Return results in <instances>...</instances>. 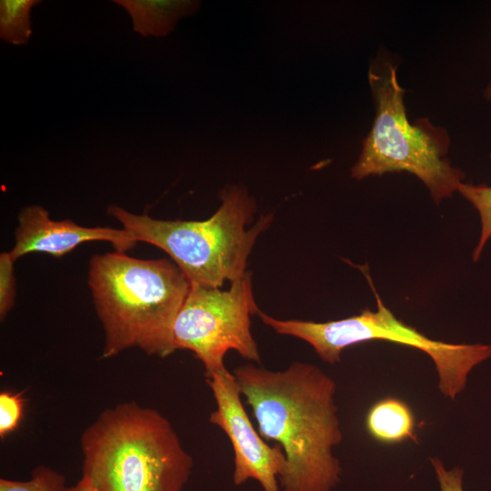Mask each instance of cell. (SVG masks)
<instances>
[{"instance_id":"4","label":"cell","mask_w":491,"mask_h":491,"mask_svg":"<svg viewBox=\"0 0 491 491\" xmlns=\"http://www.w3.org/2000/svg\"><path fill=\"white\" fill-rule=\"evenodd\" d=\"M221 205L201 221L160 220L136 215L112 205L107 214L121 223L137 242L159 247L187 277L190 284L221 288L247 271V260L273 215H263L253 225L255 198L245 187L231 185L220 194Z\"/></svg>"},{"instance_id":"2","label":"cell","mask_w":491,"mask_h":491,"mask_svg":"<svg viewBox=\"0 0 491 491\" xmlns=\"http://www.w3.org/2000/svg\"><path fill=\"white\" fill-rule=\"evenodd\" d=\"M88 286L105 333L103 357L131 347L160 357L176 350L173 327L191 284L173 261L94 255Z\"/></svg>"},{"instance_id":"15","label":"cell","mask_w":491,"mask_h":491,"mask_svg":"<svg viewBox=\"0 0 491 491\" xmlns=\"http://www.w3.org/2000/svg\"><path fill=\"white\" fill-rule=\"evenodd\" d=\"M15 261L9 252L0 254V318L4 320L15 298Z\"/></svg>"},{"instance_id":"14","label":"cell","mask_w":491,"mask_h":491,"mask_svg":"<svg viewBox=\"0 0 491 491\" xmlns=\"http://www.w3.org/2000/svg\"><path fill=\"white\" fill-rule=\"evenodd\" d=\"M65 476L45 466H36L28 481L0 479V491H66Z\"/></svg>"},{"instance_id":"6","label":"cell","mask_w":491,"mask_h":491,"mask_svg":"<svg viewBox=\"0 0 491 491\" xmlns=\"http://www.w3.org/2000/svg\"><path fill=\"white\" fill-rule=\"evenodd\" d=\"M364 274L375 294L376 311L366 308L358 315L323 323L278 319L261 310L257 316L276 334L306 341L331 365L340 362L346 348L367 341L384 340L421 350L435 364L441 393L455 399L465 389L472 369L491 357V345L452 344L426 336L395 316L383 304L368 273Z\"/></svg>"},{"instance_id":"12","label":"cell","mask_w":491,"mask_h":491,"mask_svg":"<svg viewBox=\"0 0 491 491\" xmlns=\"http://www.w3.org/2000/svg\"><path fill=\"white\" fill-rule=\"evenodd\" d=\"M39 3V0H1V40L15 45L27 44L32 35L30 11Z\"/></svg>"},{"instance_id":"3","label":"cell","mask_w":491,"mask_h":491,"mask_svg":"<svg viewBox=\"0 0 491 491\" xmlns=\"http://www.w3.org/2000/svg\"><path fill=\"white\" fill-rule=\"evenodd\" d=\"M81 447L83 476L96 491H182L193 468L168 419L135 402L101 413Z\"/></svg>"},{"instance_id":"16","label":"cell","mask_w":491,"mask_h":491,"mask_svg":"<svg viewBox=\"0 0 491 491\" xmlns=\"http://www.w3.org/2000/svg\"><path fill=\"white\" fill-rule=\"evenodd\" d=\"M24 399L20 393L2 391L0 393V436L14 431L23 414Z\"/></svg>"},{"instance_id":"19","label":"cell","mask_w":491,"mask_h":491,"mask_svg":"<svg viewBox=\"0 0 491 491\" xmlns=\"http://www.w3.org/2000/svg\"><path fill=\"white\" fill-rule=\"evenodd\" d=\"M484 95L486 100H491V83L485 89Z\"/></svg>"},{"instance_id":"17","label":"cell","mask_w":491,"mask_h":491,"mask_svg":"<svg viewBox=\"0 0 491 491\" xmlns=\"http://www.w3.org/2000/svg\"><path fill=\"white\" fill-rule=\"evenodd\" d=\"M430 462L435 469L441 491H463V470L461 468L455 467L446 470L443 463L436 457L430 458Z\"/></svg>"},{"instance_id":"8","label":"cell","mask_w":491,"mask_h":491,"mask_svg":"<svg viewBox=\"0 0 491 491\" xmlns=\"http://www.w3.org/2000/svg\"><path fill=\"white\" fill-rule=\"evenodd\" d=\"M205 377L216 405L209 422L225 432L233 446L234 484L253 479L263 491H280L279 478L286 468L285 453L277 444L269 446L254 427L234 374L225 369Z\"/></svg>"},{"instance_id":"5","label":"cell","mask_w":491,"mask_h":491,"mask_svg":"<svg viewBox=\"0 0 491 491\" xmlns=\"http://www.w3.org/2000/svg\"><path fill=\"white\" fill-rule=\"evenodd\" d=\"M369 83L376 112L351 175L363 179L407 172L423 181L436 203L451 196L465 174L453 167L446 157L447 134L429 122H409L404 105L405 90L397 81L393 65L371 69Z\"/></svg>"},{"instance_id":"1","label":"cell","mask_w":491,"mask_h":491,"mask_svg":"<svg viewBox=\"0 0 491 491\" xmlns=\"http://www.w3.org/2000/svg\"><path fill=\"white\" fill-rule=\"evenodd\" d=\"M233 374L259 434L285 453L282 491H331L342 474L333 454L343 438L335 380L316 365L300 361L279 371L249 363Z\"/></svg>"},{"instance_id":"13","label":"cell","mask_w":491,"mask_h":491,"mask_svg":"<svg viewBox=\"0 0 491 491\" xmlns=\"http://www.w3.org/2000/svg\"><path fill=\"white\" fill-rule=\"evenodd\" d=\"M457 191L477 210L481 222L479 241L473 253L474 261H477L486 244L491 238V186L460 183Z\"/></svg>"},{"instance_id":"10","label":"cell","mask_w":491,"mask_h":491,"mask_svg":"<svg viewBox=\"0 0 491 491\" xmlns=\"http://www.w3.org/2000/svg\"><path fill=\"white\" fill-rule=\"evenodd\" d=\"M131 15L133 29L143 36H165L178 20L196 13L200 1L193 0H114Z\"/></svg>"},{"instance_id":"11","label":"cell","mask_w":491,"mask_h":491,"mask_svg":"<svg viewBox=\"0 0 491 491\" xmlns=\"http://www.w3.org/2000/svg\"><path fill=\"white\" fill-rule=\"evenodd\" d=\"M366 426L368 434L382 444H399L407 439L417 442L413 411L396 397H385L372 405L366 416Z\"/></svg>"},{"instance_id":"9","label":"cell","mask_w":491,"mask_h":491,"mask_svg":"<svg viewBox=\"0 0 491 491\" xmlns=\"http://www.w3.org/2000/svg\"><path fill=\"white\" fill-rule=\"evenodd\" d=\"M15 246L9 251L14 261L30 253H45L61 257L90 241H106L115 251L125 252L138 243L131 233L111 227L83 226L72 220H52L41 205L24 207L17 216Z\"/></svg>"},{"instance_id":"18","label":"cell","mask_w":491,"mask_h":491,"mask_svg":"<svg viewBox=\"0 0 491 491\" xmlns=\"http://www.w3.org/2000/svg\"><path fill=\"white\" fill-rule=\"evenodd\" d=\"M66 491H96V489L87 477L83 476L75 486L67 487Z\"/></svg>"},{"instance_id":"7","label":"cell","mask_w":491,"mask_h":491,"mask_svg":"<svg viewBox=\"0 0 491 491\" xmlns=\"http://www.w3.org/2000/svg\"><path fill=\"white\" fill-rule=\"evenodd\" d=\"M258 308L252 274L230 283V288L191 284L173 327L175 349H187L203 363L205 376L227 369L225 356L234 350L259 364L261 356L251 331V316Z\"/></svg>"}]
</instances>
